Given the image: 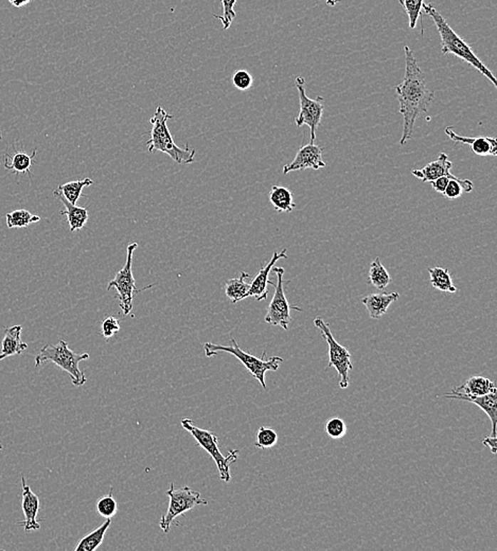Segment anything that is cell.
I'll return each instance as SVG.
<instances>
[{
  "label": "cell",
  "instance_id": "24",
  "mask_svg": "<svg viewBox=\"0 0 497 551\" xmlns=\"http://www.w3.org/2000/svg\"><path fill=\"white\" fill-rule=\"evenodd\" d=\"M270 201L276 211L290 214L296 208L294 194L290 189L282 186H273L270 191Z\"/></svg>",
  "mask_w": 497,
  "mask_h": 551
},
{
  "label": "cell",
  "instance_id": "30",
  "mask_svg": "<svg viewBox=\"0 0 497 551\" xmlns=\"http://www.w3.org/2000/svg\"><path fill=\"white\" fill-rule=\"evenodd\" d=\"M408 16L410 29H414L422 14L423 0H398Z\"/></svg>",
  "mask_w": 497,
  "mask_h": 551
},
{
  "label": "cell",
  "instance_id": "9",
  "mask_svg": "<svg viewBox=\"0 0 497 551\" xmlns=\"http://www.w3.org/2000/svg\"><path fill=\"white\" fill-rule=\"evenodd\" d=\"M167 495L170 498L168 511L162 515L159 526L164 532L170 531L171 525L179 515L190 511L197 505H207V500L202 498L201 493L193 491L190 488L184 487L175 490L174 485H171L170 489L167 491Z\"/></svg>",
  "mask_w": 497,
  "mask_h": 551
},
{
  "label": "cell",
  "instance_id": "18",
  "mask_svg": "<svg viewBox=\"0 0 497 551\" xmlns=\"http://www.w3.org/2000/svg\"><path fill=\"white\" fill-rule=\"evenodd\" d=\"M399 293H377L370 294L362 299V303L368 312L369 316L372 320H380L385 315L392 303H396L399 299Z\"/></svg>",
  "mask_w": 497,
  "mask_h": 551
},
{
  "label": "cell",
  "instance_id": "10",
  "mask_svg": "<svg viewBox=\"0 0 497 551\" xmlns=\"http://www.w3.org/2000/svg\"><path fill=\"white\" fill-rule=\"evenodd\" d=\"M296 88L298 90L299 110L298 116L295 119L297 127H301L303 125H308L311 131V141L314 142L316 140V131L320 125L321 118H323V110H325V100L323 97H317L316 99H310L305 93V80L303 77H297Z\"/></svg>",
  "mask_w": 497,
  "mask_h": 551
},
{
  "label": "cell",
  "instance_id": "31",
  "mask_svg": "<svg viewBox=\"0 0 497 551\" xmlns=\"http://www.w3.org/2000/svg\"><path fill=\"white\" fill-rule=\"evenodd\" d=\"M278 434L270 427L261 426L257 433L255 446L261 450L273 448L277 444Z\"/></svg>",
  "mask_w": 497,
  "mask_h": 551
},
{
  "label": "cell",
  "instance_id": "36",
  "mask_svg": "<svg viewBox=\"0 0 497 551\" xmlns=\"http://www.w3.org/2000/svg\"><path fill=\"white\" fill-rule=\"evenodd\" d=\"M232 83L239 90H247L253 86V79L246 70H238L232 75Z\"/></svg>",
  "mask_w": 497,
  "mask_h": 551
},
{
  "label": "cell",
  "instance_id": "29",
  "mask_svg": "<svg viewBox=\"0 0 497 551\" xmlns=\"http://www.w3.org/2000/svg\"><path fill=\"white\" fill-rule=\"evenodd\" d=\"M6 225L9 229H25L33 223H38L41 218L38 216H34L31 212L25 209L15 210V211L9 212L6 216Z\"/></svg>",
  "mask_w": 497,
  "mask_h": 551
},
{
  "label": "cell",
  "instance_id": "37",
  "mask_svg": "<svg viewBox=\"0 0 497 551\" xmlns=\"http://www.w3.org/2000/svg\"><path fill=\"white\" fill-rule=\"evenodd\" d=\"M120 322L116 318H106L105 320L102 322V335L108 340V338L113 337L115 334L118 333L120 331Z\"/></svg>",
  "mask_w": 497,
  "mask_h": 551
},
{
  "label": "cell",
  "instance_id": "16",
  "mask_svg": "<svg viewBox=\"0 0 497 551\" xmlns=\"http://www.w3.org/2000/svg\"><path fill=\"white\" fill-rule=\"evenodd\" d=\"M497 392L491 394H485V396L471 397L466 394H459V392L452 390L451 394H444V398L452 399V400L466 401V402L474 403L475 405L483 409L487 416L491 420L492 424V437H496L497 425Z\"/></svg>",
  "mask_w": 497,
  "mask_h": 551
},
{
  "label": "cell",
  "instance_id": "21",
  "mask_svg": "<svg viewBox=\"0 0 497 551\" xmlns=\"http://www.w3.org/2000/svg\"><path fill=\"white\" fill-rule=\"evenodd\" d=\"M453 390L471 397L485 396V394L497 392L496 383L487 377H481V375L469 377L464 382V385Z\"/></svg>",
  "mask_w": 497,
  "mask_h": 551
},
{
  "label": "cell",
  "instance_id": "5",
  "mask_svg": "<svg viewBox=\"0 0 497 551\" xmlns=\"http://www.w3.org/2000/svg\"><path fill=\"white\" fill-rule=\"evenodd\" d=\"M206 357H211L218 355L219 352H226L236 357L245 368L249 371L251 375L258 379L262 387L266 389V373L268 371H277L280 367V364L283 362V359L280 357H273L270 360H264V357H255L251 353L244 352L242 349L236 344V340L231 337L229 346H223V345H214L212 342H206L204 345Z\"/></svg>",
  "mask_w": 497,
  "mask_h": 551
},
{
  "label": "cell",
  "instance_id": "34",
  "mask_svg": "<svg viewBox=\"0 0 497 551\" xmlns=\"http://www.w3.org/2000/svg\"><path fill=\"white\" fill-rule=\"evenodd\" d=\"M473 186L460 183L456 179H450L446 190L444 192V196L449 199H456L461 196L462 192H472Z\"/></svg>",
  "mask_w": 497,
  "mask_h": 551
},
{
  "label": "cell",
  "instance_id": "42",
  "mask_svg": "<svg viewBox=\"0 0 497 551\" xmlns=\"http://www.w3.org/2000/svg\"><path fill=\"white\" fill-rule=\"evenodd\" d=\"M2 448H4V446H2V444H0V452H1V451H2Z\"/></svg>",
  "mask_w": 497,
  "mask_h": 551
},
{
  "label": "cell",
  "instance_id": "41",
  "mask_svg": "<svg viewBox=\"0 0 497 551\" xmlns=\"http://www.w3.org/2000/svg\"><path fill=\"white\" fill-rule=\"evenodd\" d=\"M340 0H325V2H327L328 6H334L336 4H338Z\"/></svg>",
  "mask_w": 497,
  "mask_h": 551
},
{
  "label": "cell",
  "instance_id": "4",
  "mask_svg": "<svg viewBox=\"0 0 497 551\" xmlns=\"http://www.w3.org/2000/svg\"><path fill=\"white\" fill-rule=\"evenodd\" d=\"M90 359L88 353L78 355L69 348L68 342L61 340L58 345H46L36 357V367H40L46 362H52L58 367L70 375L73 385L80 387L86 383V377L79 367L82 361Z\"/></svg>",
  "mask_w": 497,
  "mask_h": 551
},
{
  "label": "cell",
  "instance_id": "15",
  "mask_svg": "<svg viewBox=\"0 0 497 551\" xmlns=\"http://www.w3.org/2000/svg\"><path fill=\"white\" fill-rule=\"evenodd\" d=\"M21 487H23V522L19 523L25 528L26 532L36 531L41 528V523L38 520V511H40V498L33 493L31 488L26 483L25 476L21 477Z\"/></svg>",
  "mask_w": 497,
  "mask_h": 551
},
{
  "label": "cell",
  "instance_id": "6",
  "mask_svg": "<svg viewBox=\"0 0 497 551\" xmlns=\"http://www.w3.org/2000/svg\"><path fill=\"white\" fill-rule=\"evenodd\" d=\"M182 426L193 436V438L197 440V444H199L214 460L216 466H218L219 473H220V478L224 483H229L230 479H231L229 466L238 459L239 451H230L227 456H223L220 446H219L218 438L212 431L199 429L197 425H194L191 419L182 420Z\"/></svg>",
  "mask_w": 497,
  "mask_h": 551
},
{
  "label": "cell",
  "instance_id": "22",
  "mask_svg": "<svg viewBox=\"0 0 497 551\" xmlns=\"http://www.w3.org/2000/svg\"><path fill=\"white\" fill-rule=\"evenodd\" d=\"M36 156V149L31 154H27L23 151H15L14 153H6L4 155V167L6 170L19 174H28L31 177V167Z\"/></svg>",
  "mask_w": 497,
  "mask_h": 551
},
{
  "label": "cell",
  "instance_id": "1",
  "mask_svg": "<svg viewBox=\"0 0 497 551\" xmlns=\"http://www.w3.org/2000/svg\"><path fill=\"white\" fill-rule=\"evenodd\" d=\"M404 79L396 88L400 114L404 118L401 145H407L412 138L417 118L419 115L427 112L429 104L434 100V93L427 88L424 73L419 67L414 51L409 47L404 46Z\"/></svg>",
  "mask_w": 497,
  "mask_h": 551
},
{
  "label": "cell",
  "instance_id": "33",
  "mask_svg": "<svg viewBox=\"0 0 497 551\" xmlns=\"http://www.w3.org/2000/svg\"><path fill=\"white\" fill-rule=\"evenodd\" d=\"M325 433L332 439H340L347 434V425L340 418H332L325 423Z\"/></svg>",
  "mask_w": 497,
  "mask_h": 551
},
{
  "label": "cell",
  "instance_id": "32",
  "mask_svg": "<svg viewBox=\"0 0 497 551\" xmlns=\"http://www.w3.org/2000/svg\"><path fill=\"white\" fill-rule=\"evenodd\" d=\"M112 492L113 490L110 489L108 495L103 496L98 500L97 511L99 512L102 518H112L113 516L116 515L117 511H118V505H117L115 498H113Z\"/></svg>",
  "mask_w": 497,
  "mask_h": 551
},
{
  "label": "cell",
  "instance_id": "2",
  "mask_svg": "<svg viewBox=\"0 0 497 551\" xmlns=\"http://www.w3.org/2000/svg\"><path fill=\"white\" fill-rule=\"evenodd\" d=\"M422 11L425 14L429 15L433 19L438 33L441 38V52L444 56L446 54H453L456 58L464 61L469 65L476 69L483 77L487 78L492 85L497 88V81L496 75L491 70L481 62V58L474 53L472 48L468 43L464 42L457 33L452 29L448 21L440 14L439 11L433 6V4H423Z\"/></svg>",
  "mask_w": 497,
  "mask_h": 551
},
{
  "label": "cell",
  "instance_id": "13",
  "mask_svg": "<svg viewBox=\"0 0 497 551\" xmlns=\"http://www.w3.org/2000/svg\"><path fill=\"white\" fill-rule=\"evenodd\" d=\"M452 167L453 164L450 159H449V156L446 153H440L439 157L437 159L429 162L427 166L423 167L422 169L412 170V174L416 177L417 179H421L423 183H431V181H435L438 177H448L449 179H456V181L460 182V183L468 184V186H473L472 181H470V179H462L453 175L451 173Z\"/></svg>",
  "mask_w": 497,
  "mask_h": 551
},
{
  "label": "cell",
  "instance_id": "35",
  "mask_svg": "<svg viewBox=\"0 0 497 551\" xmlns=\"http://www.w3.org/2000/svg\"><path fill=\"white\" fill-rule=\"evenodd\" d=\"M223 6V15H214L216 19H220L223 23V28L227 30L228 28L231 26L232 21H234V17H236V12H234V6H236V0H221Z\"/></svg>",
  "mask_w": 497,
  "mask_h": 551
},
{
  "label": "cell",
  "instance_id": "8",
  "mask_svg": "<svg viewBox=\"0 0 497 551\" xmlns=\"http://www.w3.org/2000/svg\"><path fill=\"white\" fill-rule=\"evenodd\" d=\"M314 325L321 332V335L325 338L328 347H329V363H328L327 369L331 367L336 369L340 377V388L346 389L350 383V371L353 368L351 355L347 350L346 347L342 346L336 342L331 330H330L329 325L323 322V318H315Z\"/></svg>",
  "mask_w": 497,
  "mask_h": 551
},
{
  "label": "cell",
  "instance_id": "14",
  "mask_svg": "<svg viewBox=\"0 0 497 551\" xmlns=\"http://www.w3.org/2000/svg\"><path fill=\"white\" fill-rule=\"evenodd\" d=\"M288 249L283 248L280 253L275 251L271 256V259L266 266H261V270L258 272L257 276L253 278L249 288V297H253L257 301L266 300L268 298V284L275 285L273 282L270 281V274L273 271V266L279 261L280 259H286L288 258Z\"/></svg>",
  "mask_w": 497,
  "mask_h": 551
},
{
  "label": "cell",
  "instance_id": "40",
  "mask_svg": "<svg viewBox=\"0 0 497 551\" xmlns=\"http://www.w3.org/2000/svg\"><path fill=\"white\" fill-rule=\"evenodd\" d=\"M31 1L32 0H9V2L16 9L23 8V6H27Z\"/></svg>",
  "mask_w": 497,
  "mask_h": 551
},
{
  "label": "cell",
  "instance_id": "12",
  "mask_svg": "<svg viewBox=\"0 0 497 551\" xmlns=\"http://www.w3.org/2000/svg\"><path fill=\"white\" fill-rule=\"evenodd\" d=\"M325 162L323 159V149L314 142L303 145L297 152L293 162L283 167V174H288L294 171H303L307 169L319 170L325 168Z\"/></svg>",
  "mask_w": 497,
  "mask_h": 551
},
{
  "label": "cell",
  "instance_id": "23",
  "mask_svg": "<svg viewBox=\"0 0 497 551\" xmlns=\"http://www.w3.org/2000/svg\"><path fill=\"white\" fill-rule=\"evenodd\" d=\"M251 277V275L246 272L241 273L240 277L229 279L225 285V294L227 298L231 301L234 305L239 301L244 300L249 297V288L251 283H247L246 279Z\"/></svg>",
  "mask_w": 497,
  "mask_h": 551
},
{
  "label": "cell",
  "instance_id": "38",
  "mask_svg": "<svg viewBox=\"0 0 497 551\" xmlns=\"http://www.w3.org/2000/svg\"><path fill=\"white\" fill-rule=\"evenodd\" d=\"M450 179H449L448 177H438V179H436L435 181H431V184L436 192L441 193V194H444V190H446V186H448L449 181H450Z\"/></svg>",
  "mask_w": 497,
  "mask_h": 551
},
{
  "label": "cell",
  "instance_id": "19",
  "mask_svg": "<svg viewBox=\"0 0 497 551\" xmlns=\"http://www.w3.org/2000/svg\"><path fill=\"white\" fill-rule=\"evenodd\" d=\"M21 331H23L21 325H13L6 329L1 340L0 361L13 355H21L28 348V345L21 340Z\"/></svg>",
  "mask_w": 497,
  "mask_h": 551
},
{
  "label": "cell",
  "instance_id": "20",
  "mask_svg": "<svg viewBox=\"0 0 497 551\" xmlns=\"http://www.w3.org/2000/svg\"><path fill=\"white\" fill-rule=\"evenodd\" d=\"M53 195L58 197L62 201L63 205H64L65 210L61 211V214L63 216H67L70 231H77V230L84 229L86 223H88V216H88V210L86 208L79 207V206L69 203L58 190L53 191Z\"/></svg>",
  "mask_w": 497,
  "mask_h": 551
},
{
  "label": "cell",
  "instance_id": "43",
  "mask_svg": "<svg viewBox=\"0 0 497 551\" xmlns=\"http://www.w3.org/2000/svg\"><path fill=\"white\" fill-rule=\"evenodd\" d=\"M1 139H2V134H1V131H0V140H1Z\"/></svg>",
  "mask_w": 497,
  "mask_h": 551
},
{
  "label": "cell",
  "instance_id": "7",
  "mask_svg": "<svg viewBox=\"0 0 497 551\" xmlns=\"http://www.w3.org/2000/svg\"><path fill=\"white\" fill-rule=\"evenodd\" d=\"M138 248L137 243L129 244L127 249V260H125V266L117 273L114 279L108 283V290L116 288L117 298L120 301V308L125 315H129L133 309L134 295L152 288V285L138 290L136 286L135 278H134L133 270V253Z\"/></svg>",
  "mask_w": 497,
  "mask_h": 551
},
{
  "label": "cell",
  "instance_id": "26",
  "mask_svg": "<svg viewBox=\"0 0 497 551\" xmlns=\"http://www.w3.org/2000/svg\"><path fill=\"white\" fill-rule=\"evenodd\" d=\"M431 284L436 290L441 292L456 293L457 288L454 285L452 276L448 268H429Z\"/></svg>",
  "mask_w": 497,
  "mask_h": 551
},
{
  "label": "cell",
  "instance_id": "27",
  "mask_svg": "<svg viewBox=\"0 0 497 551\" xmlns=\"http://www.w3.org/2000/svg\"><path fill=\"white\" fill-rule=\"evenodd\" d=\"M93 184V179H84L82 181L69 182L64 184H60L56 190L73 205H77L78 201L82 195V191L85 187H90Z\"/></svg>",
  "mask_w": 497,
  "mask_h": 551
},
{
  "label": "cell",
  "instance_id": "39",
  "mask_svg": "<svg viewBox=\"0 0 497 551\" xmlns=\"http://www.w3.org/2000/svg\"><path fill=\"white\" fill-rule=\"evenodd\" d=\"M496 437H492V436H489V437H486L485 439H483V444H485L487 448H489V450L491 451L492 454H496Z\"/></svg>",
  "mask_w": 497,
  "mask_h": 551
},
{
  "label": "cell",
  "instance_id": "25",
  "mask_svg": "<svg viewBox=\"0 0 497 551\" xmlns=\"http://www.w3.org/2000/svg\"><path fill=\"white\" fill-rule=\"evenodd\" d=\"M110 524H112V520H110V518H108V520L104 522L101 526L98 527L93 532L85 535V537L79 542V544H78L75 550L93 551L98 550L99 546L103 543L104 537H105L106 531L110 528Z\"/></svg>",
  "mask_w": 497,
  "mask_h": 551
},
{
  "label": "cell",
  "instance_id": "28",
  "mask_svg": "<svg viewBox=\"0 0 497 551\" xmlns=\"http://www.w3.org/2000/svg\"><path fill=\"white\" fill-rule=\"evenodd\" d=\"M369 282L380 290H385L392 282V277H390L387 270L384 268L383 264L381 263L380 258H377L371 262L370 270H369Z\"/></svg>",
  "mask_w": 497,
  "mask_h": 551
},
{
  "label": "cell",
  "instance_id": "11",
  "mask_svg": "<svg viewBox=\"0 0 497 551\" xmlns=\"http://www.w3.org/2000/svg\"><path fill=\"white\" fill-rule=\"evenodd\" d=\"M277 277V284H275V293H273V299L268 305V312H266V322L271 325H279L283 330H288V323L292 322L291 311L297 310L301 311L300 308L293 307L288 303L286 299V293H284V280L283 276L286 271L283 268H273Z\"/></svg>",
  "mask_w": 497,
  "mask_h": 551
},
{
  "label": "cell",
  "instance_id": "17",
  "mask_svg": "<svg viewBox=\"0 0 497 551\" xmlns=\"http://www.w3.org/2000/svg\"><path fill=\"white\" fill-rule=\"evenodd\" d=\"M446 135L454 142L464 143V145H470L471 149L475 155L478 156H496L497 155V140L492 137H478L472 138L466 136H460L456 133L451 127H446L444 130Z\"/></svg>",
  "mask_w": 497,
  "mask_h": 551
},
{
  "label": "cell",
  "instance_id": "3",
  "mask_svg": "<svg viewBox=\"0 0 497 551\" xmlns=\"http://www.w3.org/2000/svg\"><path fill=\"white\" fill-rule=\"evenodd\" d=\"M172 118V115L168 114L164 108L160 106L156 108L154 116L151 118V138L145 143L147 145V149L150 153L159 151L168 154L175 162L179 164H192L197 152L194 149H190L189 145H186V147L182 149L174 142L167 125V121Z\"/></svg>",
  "mask_w": 497,
  "mask_h": 551
}]
</instances>
